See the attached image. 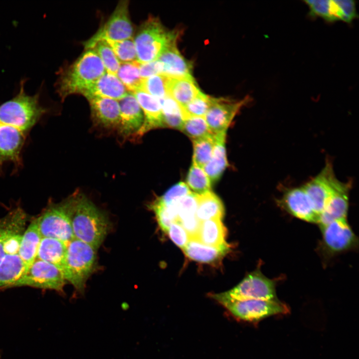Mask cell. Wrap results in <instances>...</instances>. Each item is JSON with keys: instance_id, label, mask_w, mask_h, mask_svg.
Here are the masks:
<instances>
[{"instance_id": "obj_1", "label": "cell", "mask_w": 359, "mask_h": 359, "mask_svg": "<svg viewBox=\"0 0 359 359\" xmlns=\"http://www.w3.org/2000/svg\"><path fill=\"white\" fill-rule=\"evenodd\" d=\"M40 119L34 103L22 94L0 105V169L6 163L12 164L16 170L21 167L27 137Z\"/></svg>"}, {"instance_id": "obj_2", "label": "cell", "mask_w": 359, "mask_h": 359, "mask_svg": "<svg viewBox=\"0 0 359 359\" xmlns=\"http://www.w3.org/2000/svg\"><path fill=\"white\" fill-rule=\"evenodd\" d=\"M71 227L74 238L97 249L109 231L111 224L107 216L90 199L77 194Z\"/></svg>"}, {"instance_id": "obj_3", "label": "cell", "mask_w": 359, "mask_h": 359, "mask_svg": "<svg viewBox=\"0 0 359 359\" xmlns=\"http://www.w3.org/2000/svg\"><path fill=\"white\" fill-rule=\"evenodd\" d=\"M106 72L97 53L93 49H88L72 65L60 72L57 91L62 100L73 94H81Z\"/></svg>"}, {"instance_id": "obj_4", "label": "cell", "mask_w": 359, "mask_h": 359, "mask_svg": "<svg viewBox=\"0 0 359 359\" xmlns=\"http://www.w3.org/2000/svg\"><path fill=\"white\" fill-rule=\"evenodd\" d=\"M178 36L177 32L167 30L157 18L149 17L134 39L137 61L144 64L158 60L167 48L176 43Z\"/></svg>"}, {"instance_id": "obj_5", "label": "cell", "mask_w": 359, "mask_h": 359, "mask_svg": "<svg viewBox=\"0 0 359 359\" xmlns=\"http://www.w3.org/2000/svg\"><path fill=\"white\" fill-rule=\"evenodd\" d=\"M77 194L72 195L59 203L48 204L36 218L42 237L56 239L67 243L74 238L71 218Z\"/></svg>"}, {"instance_id": "obj_6", "label": "cell", "mask_w": 359, "mask_h": 359, "mask_svg": "<svg viewBox=\"0 0 359 359\" xmlns=\"http://www.w3.org/2000/svg\"><path fill=\"white\" fill-rule=\"evenodd\" d=\"M96 260L97 249L91 245L76 238L67 243L64 276L80 294L84 292Z\"/></svg>"}, {"instance_id": "obj_7", "label": "cell", "mask_w": 359, "mask_h": 359, "mask_svg": "<svg viewBox=\"0 0 359 359\" xmlns=\"http://www.w3.org/2000/svg\"><path fill=\"white\" fill-rule=\"evenodd\" d=\"M211 296L235 318L245 321H258L271 316L285 314L289 312L287 306L278 300H236L228 297L224 292L212 294Z\"/></svg>"}, {"instance_id": "obj_8", "label": "cell", "mask_w": 359, "mask_h": 359, "mask_svg": "<svg viewBox=\"0 0 359 359\" xmlns=\"http://www.w3.org/2000/svg\"><path fill=\"white\" fill-rule=\"evenodd\" d=\"M66 281L63 273L58 268L36 259L12 287L29 286L63 293Z\"/></svg>"}, {"instance_id": "obj_9", "label": "cell", "mask_w": 359, "mask_h": 359, "mask_svg": "<svg viewBox=\"0 0 359 359\" xmlns=\"http://www.w3.org/2000/svg\"><path fill=\"white\" fill-rule=\"evenodd\" d=\"M133 28L129 17L128 1L121 0L107 22L84 43L86 50L92 49L102 40L120 41L132 38Z\"/></svg>"}, {"instance_id": "obj_10", "label": "cell", "mask_w": 359, "mask_h": 359, "mask_svg": "<svg viewBox=\"0 0 359 359\" xmlns=\"http://www.w3.org/2000/svg\"><path fill=\"white\" fill-rule=\"evenodd\" d=\"M236 300H277L275 283L256 270L248 274L237 286L224 292Z\"/></svg>"}, {"instance_id": "obj_11", "label": "cell", "mask_w": 359, "mask_h": 359, "mask_svg": "<svg viewBox=\"0 0 359 359\" xmlns=\"http://www.w3.org/2000/svg\"><path fill=\"white\" fill-rule=\"evenodd\" d=\"M340 181L335 176L332 164L328 162L319 174L303 185L319 216Z\"/></svg>"}, {"instance_id": "obj_12", "label": "cell", "mask_w": 359, "mask_h": 359, "mask_svg": "<svg viewBox=\"0 0 359 359\" xmlns=\"http://www.w3.org/2000/svg\"><path fill=\"white\" fill-rule=\"evenodd\" d=\"M249 100L248 97L239 101L211 98L210 105L204 116L211 132L213 134L226 132L234 116Z\"/></svg>"}, {"instance_id": "obj_13", "label": "cell", "mask_w": 359, "mask_h": 359, "mask_svg": "<svg viewBox=\"0 0 359 359\" xmlns=\"http://www.w3.org/2000/svg\"><path fill=\"white\" fill-rule=\"evenodd\" d=\"M280 204L294 216L312 223H319L320 216L315 211L303 185L287 189Z\"/></svg>"}, {"instance_id": "obj_14", "label": "cell", "mask_w": 359, "mask_h": 359, "mask_svg": "<svg viewBox=\"0 0 359 359\" xmlns=\"http://www.w3.org/2000/svg\"><path fill=\"white\" fill-rule=\"evenodd\" d=\"M320 227L324 243L331 251H343L355 243L356 236L347 218L335 220Z\"/></svg>"}, {"instance_id": "obj_15", "label": "cell", "mask_w": 359, "mask_h": 359, "mask_svg": "<svg viewBox=\"0 0 359 359\" xmlns=\"http://www.w3.org/2000/svg\"><path fill=\"white\" fill-rule=\"evenodd\" d=\"M120 118L118 131L123 136L136 134L144 122L143 111L134 95L130 92L118 101Z\"/></svg>"}, {"instance_id": "obj_16", "label": "cell", "mask_w": 359, "mask_h": 359, "mask_svg": "<svg viewBox=\"0 0 359 359\" xmlns=\"http://www.w3.org/2000/svg\"><path fill=\"white\" fill-rule=\"evenodd\" d=\"M132 93L138 101L144 117L142 126L136 135L143 136L152 129L166 127L159 100L142 91Z\"/></svg>"}, {"instance_id": "obj_17", "label": "cell", "mask_w": 359, "mask_h": 359, "mask_svg": "<svg viewBox=\"0 0 359 359\" xmlns=\"http://www.w3.org/2000/svg\"><path fill=\"white\" fill-rule=\"evenodd\" d=\"M128 92L116 75L106 72L81 94L87 99L100 97L119 101Z\"/></svg>"}, {"instance_id": "obj_18", "label": "cell", "mask_w": 359, "mask_h": 359, "mask_svg": "<svg viewBox=\"0 0 359 359\" xmlns=\"http://www.w3.org/2000/svg\"><path fill=\"white\" fill-rule=\"evenodd\" d=\"M351 183L340 181L320 215V226L337 219L346 218Z\"/></svg>"}, {"instance_id": "obj_19", "label": "cell", "mask_w": 359, "mask_h": 359, "mask_svg": "<svg viewBox=\"0 0 359 359\" xmlns=\"http://www.w3.org/2000/svg\"><path fill=\"white\" fill-rule=\"evenodd\" d=\"M92 117L97 123L105 128H118L120 110L117 100L100 97L87 99Z\"/></svg>"}, {"instance_id": "obj_20", "label": "cell", "mask_w": 359, "mask_h": 359, "mask_svg": "<svg viewBox=\"0 0 359 359\" xmlns=\"http://www.w3.org/2000/svg\"><path fill=\"white\" fill-rule=\"evenodd\" d=\"M176 44L167 48L158 59L163 65L161 74L172 78L191 76V64L180 53Z\"/></svg>"}, {"instance_id": "obj_21", "label": "cell", "mask_w": 359, "mask_h": 359, "mask_svg": "<svg viewBox=\"0 0 359 359\" xmlns=\"http://www.w3.org/2000/svg\"><path fill=\"white\" fill-rule=\"evenodd\" d=\"M26 214L19 207L15 208L0 218V263L5 256V243L12 236L22 233Z\"/></svg>"}, {"instance_id": "obj_22", "label": "cell", "mask_w": 359, "mask_h": 359, "mask_svg": "<svg viewBox=\"0 0 359 359\" xmlns=\"http://www.w3.org/2000/svg\"><path fill=\"white\" fill-rule=\"evenodd\" d=\"M227 244L219 247L204 245L194 238H190L182 249L190 259L201 263H211L221 259L228 251Z\"/></svg>"}, {"instance_id": "obj_23", "label": "cell", "mask_w": 359, "mask_h": 359, "mask_svg": "<svg viewBox=\"0 0 359 359\" xmlns=\"http://www.w3.org/2000/svg\"><path fill=\"white\" fill-rule=\"evenodd\" d=\"M226 133L214 134V147L212 157L203 167L211 183L218 180L227 167L226 149Z\"/></svg>"}, {"instance_id": "obj_24", "label": "cell", "mask_w": 359, "mask_h": 359, "mask_svg": "<svg viewBox=\"0 0 359 359\" xmlns=\"http://www.w3.org/2000/svg\"><path fill=\"white\" fill-rule=\"evenodd\" d=\"M66 248L67 243L52 238L42 237L36 259L55 265L64 274Z\"/></svg>"}, {"instance_id": "obj_25", "label": "cell", "mask_w": 359, "mask_h": 359, "mask_svg": "<svg viewBox=\"0 0 359 359\" xmlns=\"http://www.w3.org/2000/svg\"><path fill=\"white\" fill-rule=\"evenodd\" d=\"M42 238L35 218L22 234L18 252L27 268L36 259Z\"/></svg>"}, {"instance_id": "obj_26", "label": "cell", "mask_w": 359, "mask_h": 359, "mask_svg": "<svg viewBox=\"0 0 359 359\" xmlns=\"http://www.w3.org/2000/svg\"><path fill=\"white\" fill-rule=\"evenodd\" d=\"M168 95L182 107L193 99L200 92L192 77L169 78Z\"/></svg>"}, {"instance_id": "obj_27", "label": "cell", "mask_w": 359, "mask_h": 359, "mask_svg": "<svg viewBox=\"0 0 359 359\" xmlns=\"http://www.w3.org/2000/svg\"><path fill=\"white\" fill-rule=\"evenodd\" d=\"M27 269L18 254L5 255L0 263V290L12 287Z\"/></svg>"}, {"instance_id": "obj_28", "label": "cell", "mask_w": 359, "mask_h": 359, "mask_svg": "<svg viewBox=\"0 0 359 359\" xmlns=\"http://www.w3.org/2000/svg\"><path fill=\"white\" fill-rule=\"evenodd\" d=\"M226 229L221 219H213L201 221L200 228L195 239L201 243L212 247L226 244L225 241Z\"/></svg>"}, {"instance_id": "obj_29", "label": "cell", "mask_w": 359, "mask_h": 359, "mask_svg": "<svg viewBox=\"0 0 359 359\" xmlns=\"http://www.w3.org/2000/svg\"><path fill=\"white\" fill-rule=\"evenodd\" d=\"M224 214L223 204L219 198L209 191L197 194L196 216L200 221L213 219H222Z\"/></svg>"}, {"instance_id": "obj_30", "label": "cell", "mask_w": 359, "mask_h": 359, "mask_svg": "<svg viewBox=\"0 0 359 359\" xmlns=\"http://www.w3.org/2000/svg\"><path fill=\"white\" fill-rule=\"evenodd\" d=\"M116 76L129 92L140 91L143 81L138 61L121 63Z\"/></svg>"}, {"instance_id": "obj_31", "label": "cell", "mask_w": 359, "mask_h": 359, "mask_svg": "<svg viewBox=\"0 0 359 359\" xmlns=\"http://www.w3.org/2000/svg\"><path fill=\"white\" fill-rule=\"evenodd\" d=\"M166 127L181 130L184 119L180 106L172 97L159 100Z\"/></svg>"}, {"instance_id": "obj_32", "label": "cell", "mask_w": 359, "mask_h": 359, "mask_svg": "<svg viewBox=\"0 0 359 359\" xmlns=\"http://www.w3.org/2000/svg\"><path fill=\"white\" fill-rule=\"evenodd\" d=\"M192 164L203 168L211 159L214 147V134L192 141Z\"/></svg>"}, {"instance_id": "obj_33", "label": "cell", "mask_w": 359, "mask_h": 359, "mask_svg": "<svg viewBox=\"0 0 359 359\" xmlns=\"http://www.w3.org/2000/svg\"><path fill=\"white\" fill-rule=\"evenodd\" d=\"M186 184L197 194H202L210 191L211 181L203 169L192 164L186 178Z\"/></svg>"}, {"instance_id": "obj_34", "label": "cell", "mask_w": 359, "mask_h": 359, "mask_svg": "<svg viewBox=\"0 0 359 359\" xmlns=\"http://www.w3.org/2000/svg\"><path fill=\"white\" fill-rule=\"evenodd\" d=\"M169 77L158 74L143 79L140 91L145 92L159 100L168 95V84Z\"/></svg>"}, {"instance_id": "obj_35", "label": "cell", "mask_w": 359, "mask_h": 359, "mask_svg": "<svg viewBox=\"0 0 359 359\" xmlns=\"http://www.w3.org/2000/svg\"><path fill=\"white\" fill-rule=\"evenodd\" d=\"M177 203L166 205L156 199L151 205L161 228L165 232L172 223L178 220Z\"/></svg>"}, {"instance_id": "obj_36", "label": "cell", "mask_w": 359, "mask_h": 359, "mask_svg": "<svg viewBox=\"0 0 359 359\" xmlns=\"http://www.w3.org/2000/svg\"><path fill=\"white\" fill-rule=\"evenodd\" d=\"M104 41L110 46L121 63L137 61L135 45L132 38L120 41Z\"/></svg>"}, {"instance_id": "obj_37", "label": "cell", "mask_w": 359, "mask_h": 359, "mask_svg": "<svg viewBox=\"0 0 359 359\" xmlns=\"http://www.w3.org/2000/svg\"><path fill=\"white\" fill-rule=\"evenodd\" d=\"M181 131L192 141L209 136L210 131L204 117H193L185 119Z\"/></svg>"}, {"instance_id": "obj_38", "label": "cell", "mask_w": 359, "mask_h": 359, "mask_svg": "<svg viewBox=\"0 0 359 359\" xmlns=\"http://www.w3.org/2000/svg\"><path fill=\"white\" fill-rule=\"evenodd\" d=\"M211 98L200 91L190 102L181 107L184 120L190 117H204L210 105Z\"/></svg>"}, {"instance_id": "obj_39", "label": "cell", "mask_w": 359, "mask_h": 359, "mask_svg": "<svg viewBox=\"0 0 359 359\" xmlns=\"http://www.w3.org/2000/svg\"><path fill=\"white\" fill-rule=\"evenodd\" d=\"M92 49L100 58L106 72L116 75L121 62L107 43L104 40L100 41Z\"/></svg>"}, {"instance_id": "obj_40", "label": "cell", "mask_w": 359, "mask_h": 359, "mask_svg": "<svg viewBox=\"0 0 359 359\" xmlns=\"http://www.w3.org/2000/svg\"><path fill=\"white\" fill-rule=\"evenodd\" d=\"M197 206V194L191 192L177 203L178 220L196 215Z\"/></svg>"}, {"instance_id": "obj_41", "label": "cell", "mask_w": 359, "mask_h": 359, "mask_svg": "<svg viewBox=\"0 0 359 359\" xmlns=\"http://www.w3.org/2000/svg\"><path fill=\"white\" fill-rule=\"evenodd\" d=\"M190 192L191 191L185 183L180 182L171 187L157 200L163 204L168 205L177 203Z\"/></svg>"}, {"instance_id": "obj_42", "label": "cell", "mask_w": 359, "mask_h": 359, "mask_svg": "<svg viewBox=\"0 0 359 359\" xmlns=\"http://www.w3.org/2000/svg\"><path fill=\"white\" fill-rule=\"evenodd\" d=\"M304 2L309 9L311 17H320L331 22L330 16V0H309Z\"/></svg>"}, {"instance_id": "obj_43", "label": "cell", "mask_w": 359, "mask_h": 359, "mask_svg": "<svg viewBox=\"0 0 359 359\" xmlns=\"http://www.w3.org/2000/svg\"><path fill=\"white\" fill-rule=\"evenodd\" d=\"M171 240L179 247L183 249L189 240V236L180 223H172L167 232Z\"/></svg>"}, {"instance_id": "obj_44", "label": "cell", "mask_w": 359, "mask_h": 359, "mask_svg": "<svg viewBox=\"0 0 359 359\" xmlns=\"http://www.w3.org/2000/svg\"><path fill=\"white\" fill-rule=\"evenodd\" d=\"M342 10V21L351 23L358 16L356 3L352 0H337Z\"/></svg>"}, {"instance_id": "obj_45", "label": "cell", "mask_w": 359, "mask_h": 359, "mask_svg": "<svg viewBox=\"0 0 359 359\" xmlns=\"http://www.w3.org/2000/svg\"><path fill=\"white\" fill-rule=\"evenodd\" d=\"M139 70L141 77L144 79L153 75L161 74L163 65L158 59L146 63H139Z\"/></svg>"}, {"instance_id": "obj_46", "label": "cell", "mask_w": 359, "mask_h": 359, "mask_svg": "<svg viewBox=\"0 0 359 359\" xmlns=\"http://www.w3.org/2000/svg\"><path fill=\"white\" fill-rule=\"evenodd\" d=\"M178 221L188 233L190 238H196L201 223V221L198 219L196 215Z\"/></svg>"}]
</instances>
